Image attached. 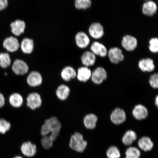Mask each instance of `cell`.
Instances as JSON below:
<instances>
[{"label": "cell", "mask_w": 158, "mask_h": 158, "mask_svg": "<svg viewBox=\"0 0 158 158\" xmlns=\"http://www.w3.org/2000/svg\"><path fill=\"white\" fill-rule=\"evenodd\" d=\"M62 128V124L56 116H52L45 119L41 126V134L43 137L49 136L54 141L58 136Z\"/></svg>", "instance_id": "1"}, {"label": "cell", "mask_w": 158, "mask_h": 158, "mask_svg": "<svg viewBox=\"0 0 158 158\" xmlns=\"http://www.w3.org/2000/svg\"><path fill=\"white\" fill-rule=\"evenodd\" d=\"M87 145V143L84 139L81 134L76 132L71 136L69 146L73 150L78 152H84Z\"/></svg>", "instance_id": "2"}, {"label": "cell", "mask_w": 158, "mask_h": 158, "mask_svg": "<svg viewBox=\"0 0 158 158\" xmlns=\"http://www.w3.org/2000/svg\"><path fill=\"white\" fill-rule=\"evenodd\" d=\"M26 105L27 107L32 110L40 108L43 104V99L41 95L37 92H31L26 98Z\"/></svg>", "instance_id": "3"}, {"label": "cell", "mask_w": 158, "mask_h": 158, "mask_svg": "<svg viewBox=\"0 0 158 158\" xmlns=\"http://www.w3.org/2000/svg\"><path fill=\"white\" fill-rule=\"evenodd\" d=\"M26 82L30 87L35 88L42 85L43 78L42 75L37 71H32L27 74Z\"/></svg>", "instance_id": "4"}, {"label": "cell", "mask_w": 158, "mask_h": 158, "mask_svg": "<svg viewBox=\"0 0 158 158\" xmlns=\"http://www.w3.org/2000/svg\"><path fill=\"white\" fill-rule=\"evenodd\" d=\"M11 69L13 73L17 76H25L29 72L28 64L25 61L20 59H15L13 63Z\"/></svg>", "instance_id": "5"}, {"label": "cell", "mask_w": 158, "mask_h": 158, "mask_svg": "<svg viewBox=\"0 0 158 158\" xmlns=\"http://www.w3.org/2000/svg\"><path fill=\"white\" fill-rule=\"evenodd\" d=\"M107 77V72L106 69L98 67L92 72L90 79L94 84L100 85L106 80Z\"/></svg>", "instance_id": "6"}, {"label": "cell", "mask_w": 158, "mask_h": 158, "mask_svg": "<svg viewBox=\"0 0 158 158\" xmlns=\"http://www.w3.org/2000/svg\"><path fill=\"white\" fill-rule=\"evenodd\" d=\"M20 44L18 40L13 36H8L4 40L2 43L3 48L7 52L13 53L18 50Z\"/></svg>", "instance_id": "7"}, {"label": "cell", "mask_w": 158, "mask_h": 158, "mask_svg": "<svg viewBox=\"0 0 158 158\" xmlns=\"http://www.w3.org/2000/svg\"><path fill=\"white\" fill-rule=\"evenodd\" d=\"M107 55L112 64H117L124 60V56L121 49L113 47L108 51Z\"/></svg>", "instance_id": "8"}, {"label": "cell", "mask_w": 158, "mask_h": 158, "mask_svg": "<svg viewBox=\"0 0 158 158\" xmlns=\"http://www.w3.org/2000/svg\"><path fill=\"white\" fill-rule=\"evenodd\" d=\"M112 123L115 125H120L126 121L127 116L126 112L122 108H116L112 111L110 116Z\"/></svg>", "instance_id": "9"}, {"label": "cell", "mask_w": 158, "mask_h": 158, "mask_svg": "<svg viewBox=\"0 0 158 158\" xmlns=\"http://www.w3.org/2000/svg\"><path fill=\"white\" fill-rule=\"evenodd\" d=\"M121 45L126 50L131 52L137 48L138 40L136 37L133 35H126L122 39Z\"/></svg>", "instance_id": "10"}, {"label": "cell", "mask_w": 158, "mask_h": 158, "mask_svg": "<svg viewBox=\"0 0 158 158\" xmlns=\"http://www.w3.org/2000/svg\"><path fill=\"white\" fill-rule=\"evenodd\" d=\"M88 31L90 36L95 39L102 38L104 34L103 26L99 23H93L89 27Z\"/></svg>", "instance_id": "11"}, {"label": "cell", "mask_w": 158, "mask_h": 158, "mask_svg": "<svg viewBox=\"0 0 158 158\" xmlns=\"http://www.w3.org/2000/svg\"><path fill=\"white\" fill-rule=\"evenodd\" d=\"M132 114L136 120H142L146 119L149 114L147 107L141 104H138L134 106L132 110Z\"/></svg>", "instance_id": "12"}, {"label": "cell", "mask_w": 158, "mask_h": 158, "mask_svg": "<svg viewBox=\"0 0 158 158\" xmlns=\"http://www.w3.org/2000/svg\"><path fill=\"white\" fill-rule=\"evenodd\" d=\"M71 93V89L68 85L61 84L57 87L55 95L58 99L64 102L68 99Z\"/></svg>", "instance_id": "13"}, {"label": "cell", "mask_w": 158, "mask_h": 158, "mask_svg": "<svg viewBox=\"0 0 158 158\" xmlns=\"http://www.w3.org/2000/svg\"><path fill=\"white\" fill-rule=\"evenodd\" d=\"M11 32L16 36H20L24 32L26 27L25 22L20 19H17L10 24Z\"/></svg>", "instance_id": "14"}, {"label": "cell", "mask_w": 158, "mask_h": 158, "mask_svg": "<svg viewBox=\"0 0 158 158\" xmlns=\"http://www.w3.org/2000/svg\"><path fill=\"white\" fill-rule=\"evenodd\" d=\"M60 76L63 81L69 82L76 78L77 72L73 67L67 66L61 70Z\"/></svg>", "instance_id": "15"}, {"label": "cell", "mask_w": 158, "mask_h": 158, "mask_svg": "<svg viewBox=\"0 0 158 158\" xmlns=\"http://www.w3.org/2000/svg\"><path fill=\"white\" fill-rule=\"evenodd\" d=\"M90 51L96 56L104 58L107 55L108 49L102 43L94 41L93 43L90 47Z\"/></svg>", "instance_id": "16"}, {"label": "cell", "mask_w": 158, "mask_h": 158, "mask_svg": "<svg viewBox=\"0 0 158 158\" xmlns=\"http://www.w3.org/2000/svg\"><path fill=\"white\" fill-rule=\"evenodd\" d=\"M157 6L156 3L153 0L145 1L142 6V12L148 16L152 17L156 13Z\"/></svg>", "instance_id": "17"}, {"label": "cell", "mask_w": 158, "mask_h": 158, "mask_svg": "<svg viewBox=\"0 0 158 158\" xmlns=\"http://www.w3.org/2000/svg\"><path fill=\"white\" fill-rule=\"evenodd\" d=\"M138 66L140 70L143 72H152L155 68L153 60L150 58L141 59L138 62Z\"/></svg>", "instance_id": "18"}, {"label": "cell", "mask_w": 158, "mask_h": 158, "mask_svg": "<svg viewBox=\"0 0 158 158\" xmlns=\"http://www.w3.org/2000/svg\"><path fill=\"white\" fill-rule=\"evenodd\" d=\"M75 41L77 46L81 49L86 48L90 43L89 37L83 31H80L77 33L75 36Z\"/></svg>", "instance_id": "19"}, {"label": "cell", "mask_w": 158, "mask_h": 158, "mask_svg": "<svg viewBox=\"0 0 158 158\" xmlns=\"http://www.w3.org/2000/svg\"><path fill=\"white\" fill-rule=\"evenodd\" d=\"M92 72V71L88 67H81L77 71L76 78L80 82H86L90 80Z\"/></svg>", "instance_id": "20"}, {"label": "cell", "mask_w": 158, "mask_h": 158, "mask_svg": "<svg viewBox=\"0 0 158 158\" xmlns=\"http://www.w3.org/2000/svg\"><path fill=\"white\" fill-rule=\"evenodd\" d=\"M81 61L83 66L87 67L92 66L96 62V56L92 51H86L81 57Z\"/></svg>", "instance_id": "21"}, {"label": "cell", "mask_w": 158, "mask_h": 158, "mask_svg": "<svg viewBox=\"0 0 158 158\" xmlns=\"http://www.w3.org/2000/svg\"><path fill=\"white\" fill-rule=\"evenodd\" d=\"M98 117L93 113L88 114L84 116L83 123L85 127L88 129L93 130L96 127Z\"/></svg>", "instance_id": "22"}, {"label": "cell", "mask_w": 158, "mask_h": 158, "mask_svg": "<svg viewBox=\"0 0 158 158\" xmlns=\"http://www.w3.org/2000/svg\"><path fill=\"white\" fill-rule=\"evenodd\" d=\"M22 152L27 157L33 156L36 154L37 148L36 146L31 142L28 141L23 143L21 147Z\"/></svg>", "instance_id": "23"}, {"label": "cell", "mask_w": 158, "mask_h": 158, "mask_svg": "<svg viewBox=\"0 0 158 158\" xmlns=\"http://www.w3.org/2000/svg\"><path fill=\"white\" fill-rule=\"evenodd\" d=\"M9 102L10 105L13 108H19L23 106L24 102V99L21 94L15 92L10 96Z\"/></svg>", "instance_id": "24"}, {"label": "cell", "mask_w": 158, "mask_h": 158, "mask_svg": "<svg viewBox=\"0 0 158 158\" xmlns=\"http://www.w3.org/2000/svg\"><path fill=\"white\" fill-rule=\"evenodd\" d=\"M22 51L25 54L32 53L34 47V43L32 39L25 38L23 40L20 45Z\"/></svg>", "instance_id": "25"}, {"label": "cell", "mask_w": 158, "mask_h": 158, "mask_svg": "<svg viewBox=\"0 0 158 158\" xmlns=\"http://www.w3.org/2000/svg\"><path fill=\"white\" fill-rule=\"evenodd\" d=\"M138 145L142 150L145 152L151 151L153 147V143L151 138L148 137H143L138 141Z\"/></svg>", "instance_id": "26"}, {"label": "cell", "mask_w": 158, "mask_h": 158, "mask_svg": "<svg viewBox=\"0 0 158 158\" xmlns=\"http://www.w3.org/2000/svg\"><path fill=\"white\" fill-rule=\"evenodd\" d=\"M137 138V135L135 132L132 130H128L124 134L122 141L124 145H130L135 141Z\"/></svg>", "instance_id": "27"}, {"label": "cell", "mask_w": 158, "mask_h": 158, "mask_svg": "<svg viewBox=\"0 0 158 158\" xmlns=\"http://www.w3.org/2000/svg\"><path fill=\"white\" fill-rule=\"evenodd\" d=\"M11 60L9 53L6 52H0V67L6 69L10 66Z\"/></svg>", "instance_id": "28"}, {"label": "cell", "mask_w": 158, "mask_h": 158, "mask_svg": "<svg viewBox=\"0 0 158 158\" xmlns=\"http://www.w3.org/2000/svg\"><path fill=\"white\" fill-rule=\"evenodd\" d=\"M92 0H75V6L78 10H86L91 6Z\"/></svg>", "instance_id": "29"}, {"label": "cell", "mask_w": 158, "mask_h": 158, "mask_svg": "<svg viewBox=\"0 0 158 158\" xmlns=\"http://www.w3.org/2000/svg\"><path fill=\"white\" fill-rule=\"evenodd\" d=\"M126 158H139L141 156V153L137 148L131 147L128 148L126 151Z\"/></svg>", "instance_id": "30"}, {"label": "cell", "mask_w": 158, "mask_h": 158, "mask_svg": "<svg viewBox=\"0 0 158 158\" xmlns=\"http://www.w3.org/2000/svg\"><path fill=\"white\" fill-rule=\"evenodd\" d=\"M106 156L108 158H119L120 153L119 149L115 147L112 146L108 149Z\"/></svg>", "instance_id": "31"}, {"label": "cell", "mask_w": 158, "mask_h": 158, "mask_svg": "<svg viewBox=\"0 0 158 158\" xmlns=\"http://www.w3.org/2000/svg\"><path fill=\"white\" fill-rule=\"evenodd\" d=\"M11 127V123L4 118H0V133L5 134L9 131Z\"/></svg>", "instance_id": "32"}, {"label": "cell", "mask_w": 158, "mask_h": 158, "mask_svg": "<svg viewBox=\"0 0 158 158\" xmlns=\"http://www.w3.org/2000/svg\"><path fill=\"white\" fill-rule=\"evenodd\" d=\"M149 50L153 53H157L158 52V39L154 37L150 40L149 41Z\"/></svg>", "instance_id": "33"}, {"label": "cell", "mask_w": 158, "mask_h": 158, "mask_svg": "<svg viewBox=\"0 0 158 158\" xmlns=\"http://www.w3.org/2000/svg\"><path fill=\"white\" fill-rule=\"evenodd\" d=\"M54 141L49 136L43 137L41 140V143L43 148L48 149L52 147Z\"/></svg>", "instance_id": "34"}, {"label": "cell", "mask_w": 158, "mask_h": 158, "mask_svg": "<svg viewBox=\"0 0 158 158\" xmlns=\"http://www.w3.org/2000/svg\"><path fill=\"white\" fill-rule=\"evenodd\" d=\"M149 84L151 87L154 89L158 88V74L155 73L152 74L149 79Z\"/></svg>", "instance_id": "35"}, {"label": "cell", "mask_w": 158, "mask_h": 158, "mask_svg": "<svg viewBox=\"0 0 158 158\" xmlns=\"http://www.w3.org/2000/svg\"><path fill=\"white\" fill-rule=\"evenodd\" d=\"M8 6V0H0V11L5 10Z\"/></svg>", "instance_id": "36"}, {"label": "cell", "mask_w": 158, "mask_h": 158, "mask_svg": "<svg viewBox=\"0 0 158 158\" xmlns=\"http://www.w3.org/2000/svg\"><path fill=\"white\" fill-rule=\"evenodd\" d=\"M5 103V99L2 94L0 93V108L3 107Z\"/></svg>", "instance_id": "37"}, {"label": "cell", "mask_w": 158, "mask_h": 158, "mask_svg": "<svg viewBox=\"0 0 158 158\" xmlns=\"http://www.w3.org/2000/svg\"><path fill=\"white\" fill-rule=\"evenodd\" d=\"M155 105L157 106H158V96H157L155 98Z\"/></svg>", "instance_id": "38"}, {"label": "cell", "mask_w": 158, "mask_h": 158, "mask_svg": "<svg viewBox=\"0 0 158 158\" xmlns=\"http://www.w3.org/2000/svg\"><path fill=\"white\" fill-rule=\"evenodd\" d=\"M14 158H23V157H21L19 156H15L14 157Z\"/></svg>", "instance_id": "39"}, {"label": "cell", "mask_w": 158, "mask_h": 158, "mask_svg": "<svg viewBox=\"0 0 158 158\" xmlns=\"http://www.w3.org/2000/svg\"><path fill=\"white\" fill-rule=\"evenodd\" d=\"M144 1H149V0H144Z\"/></svg>", "instance_id": "40"}]
</instances>
